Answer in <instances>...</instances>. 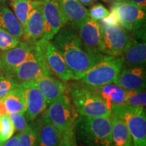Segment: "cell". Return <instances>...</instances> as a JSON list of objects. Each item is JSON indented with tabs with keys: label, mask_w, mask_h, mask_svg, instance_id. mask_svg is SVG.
<instances>
[{
	"label": "cell",
	"mask_w": 146,
	"mask_h": 146,
	"mask_svg": "<svg viewBox=\"0 0 146 146\" xmlns=\"http://www.w3.org/2000/svg\"><path fill=\"white\" fill-rule=\"evenodd\" d=\"M0 123H1L0 137L3 142H5L13 136L16 129L12 120L9 117L8 113L2 116H0Z\"/></svg>",
	"instance_id": "83f0119b"
},
{
	"label": "cell",
	"mask_w": 146,
	"mask_h": 146,
	"mask_svg": "<svg viewBox=\"0 0 146 146\" xmlns=\"http://www.w3.org/2000/svg\"><path fill=\"white\" fill-rule=\"evenodd\" d=\"M145 70L143 66L123 68L114 84L127 91H143L146 84Z\"/></svg>",
	"instance_id": "5bb4252c"
},
{
	"label": "cell",
	"mask_w": 146,
	"mask_h": 146,
	"mask_svg": "<svg viewBox=\"0 0 146 146\" xmlns=\"http://www.w3.org/2000/svg\"><path fill=\"white\" fill-rule=\"evenodd\" d=\"M43 117L61 133L74 128L77 119L76 110L65 94L49 104Z\"/></svg>",
	"instance_id": "8992f818"
},
{
	"label": "cell",
	"mask_w": 146,
	"mask_h": 146,
	"mask_svg": "<svg viewBox=\"0 0 146 146\" xmlns=\"http://www.w3.org/2000/svg\"><path fill=\"white\" fill-rule=\"evenodd\" d=\"M74 131L83 146H112L110 116L77 118Z\"/></svg>",
	"instance_id": "7a4b0ae2"
},
{
	"label": "cell",
	"mask_w": 146,
	"mask_h": 146,
	"mask_svg": "<svg viewBox=\"0 0 146 146\" xmlns=\"http://www.w3.org/2000/svg\"><path fill=\"white\" fill-rule=\"evenodd\" d=\"M45 57L50 70H52L60 78L64 81L73 79L72 72L63 57L50 41L47 43Z\"/></svg>",
	"instance_id": "2e32d148"
},
{
	"label": "cell",
	"mask_w": 146,
	"mask_h": 146,
	"mask_svg": "<svg viewBox=\"0 0 146 146\" xmlns=\"http://www.w3.org/2000/svg\"><path fill=\"white\" fill-rule=\"evenodd\" d=\"M124 105L145 107L146 94L143 91H127Z\"/></svg>",
	"instance_id": "4316f807"
},
{
	"label": "cell",
	"mask_w": 146,
	"mask_h": 146,
	"mask_svg": "<svg viewBox=\"0 0 146 146\" xmlns=\"http://www.w3.org/2000/svg\"><path fill=\"white\" fill-rule=\"evenodd\" d=\"M19 42V39L0 27V50L5 51L13 48Z\"/></svg>",
	"instance_id": "f1b7e54d"
},
{
	"label": "cell",
	"mask_w": 146,
	"mask_h": 146,
	"mask_svg": "<svg viewBox=\"0 0 146 146\" xmlns=\"http://www.w3.org/2000/svg\"><path fill=\"white\" fill-rule=\"evenodd\" d=\"M0 127H1V123H0Z\"/></svg>",
	"instance_id": "bcb514c9"
},
{
	"label": "cell",
	"mask_w": 146,
	"mask_h": 146,
	"mask_svg": "<svg viewBox=\"0 0 146 146\" xmlns=\"http://www.w3.org/2000/svg\"><path fill=\"white\" fill-rule=\"evenodd\" d=\"M107 3H118V2H128L129 0H102Z\"/></svg>",
	"instance_id": "f35d334b"
},
{
	"label": "cell",
	"mask_w": 146,
	"mask_h": 146,
	"mask_svg": "<svg viewBox=\"0 0 146 146\" xmlns=\"http://www.w3.org/2000/svg\"><path fill=\"white\" fill-rule=\"evenodd\" d=\"M36 130V146H61L62 133L43 117Z\"/></svg>",
	"instance_id": "ffe728a7"
},
{
	"label": "cell",
	"mask_w": 146,
	"mask_h": 146,
	"mask_svg": "<svg viewBox=\"0 0 146 146\" xmlns=\"http://www.w3.org/2000/svg\"><path fill=\"white\" fill-rule=\"evenodd\" d=\"M70 94L73 106L81 116H110L112 114L105 102L90 87H72Z\"/></svg>",
	"instance_id": "5b68a950"
},
{
	"label": "cell",
	"mask_w": 146,
	"mask_h": 146,
	"mask_svg": "<svg viewBox=\"0 0 146 146\" xmlns=\"http://www.w3.org/2000/svg\"><path fill=\"white\" fill-rule=\"evenodd\" d=\"M0 27L18 39L23 35L21 23L13 12L5 6L0 7Z\"/></svg>",
	"instance_id": "cb8c5ba5"
},
{
	"label": "cell",
	"mask_w": 146,
	"mask_h": 146,
	"mask_svg": "<svg viewBox=\"0 0 146 146\" xmlns=\"http://www.w3.org/2000/svg\"><path fill=\"white\" fill-rule=\"evenodd\" d=\"M3 143H4V142H3L2 140H1V137H0V146H1V145H2Z\"/></svg>",
	"instance_id": "ab89813d"
},
{
	"label": "cell",
	"mask_w": 146,
	"mask_h": 146,
	"mask_svg": "<svg viewBox=\"0 0 146 146\" xmlns=\"http://www.w3.org/2000/svg\"><path fill=\"white\" fill-rule=\"evenodd\" d=\"M51 71L36 59V56L28 59L21 64L12 73L13 77L18 83L34 81L43 76H50Z\"/></svg>",
	"instance_id": "4fadbf2b"
},
{
	"label": "cell",
	"mask_w": 146,
	"mask_h": 146,
	"mask_svg": "<svg viewBox=\"0 0 146 146\" xmlns=\"http://www.w3.org/2000/svg\"><path fill=\"white\" fill-rule=\"evenodd\" d=\"M76 30L84 46L94 54H102L100 52L102 28L98 21L87 18L78 25Z\"/></svg>",
	"instance_id": "8fae6325"
},
{
	"label": "cell",
	"mask_w": 146,
	"mask_h": 146,
	"mask_svg": "<svg viewBox=\"0 0 146 146\" xmlns=\"http://www.w3.org/2000/svg\"><path fill=\"white\" fill-rule=\"evenodd\" d=\"M62 144L64 146H78L74 127L62 133Z\"/></svg>",
	"instance_id": "d6a6232c"
},
{
	"label": "cell",
	"mask_w": 146,
	"mask_h": 146,
	"mask_svg": "<svg viewBox=\"0 0 146 146\" xmlns=\"http://www.w3.org/2000/svg\"><path fill=\"white\" fill-rule=\"evenodd\" d=\"M123 68L120 56H104L103 58L89 69L82 77L83 83L89 87H100L114 83Z\"/></svg>",
	"instance_id": "277c9868"
},
{
	"label": "cell",
	"mask_w": 146,
	"mask_h": 146,
	"mask_svg": "<svg viewBox=\"0 0 146 146\" xmlns=\"http://www.w3.org/2000/svg\"><path fill=\"white\" fill-rule=\"evenodd\" d=\"M11 2H13V1H18V0H10Z\"/></svg>",
	"instance_id": "b9f144b4"
},
{
	"label": "cell",
	"mask_w": 146,
	"mask_h": 146,
	"mask_svg": "<svg viewBox=\"0 0 146 146\" xmlns=\"http://www.w3.org/2000/svg\"><path fill=\"white\" fill-rule=\"evenodd\" d=\"M52 40V43L63 57L74 80L81 79L87 71L104 56L87 50L78 34L70 27L60 29Z\"/></svg>",
	"instance_id": "6da1fadb"
},
{
	"label": "cell",
	"mask_w": 146,
	"mask_h": 146,
	"mask_svg": "<svg viewBox=\"0 0 146 146\" xmlns=\"http://www.w3.org/2000/svg\"><path fill=\"white\" fill-rule=\"evenodd\" d=\"M37 1H43V0H37Z\"/></svg>",
	"instance_id": "7bdbcfd3"
},
{
	"label": "cell",
	"mask_w": 146,
	"mask_h": 146,
	"mask_svg": "<svg viewBox=\"0 0 146 146\" xmlns=\"http://www.w3.org/2000/svg\"><path fill=\"white\" fill-rule=\"evenodd\" d=\"M19 84L13 77L0 74V98L17 87Z\"/></svg>",
	"instance_id": "f546056e"
},
{
	"label": "cell",
	"mask_w": 146,
	"mask_h": 146,
	"mask_svg": "<svg viewBox=\"0 0 146 146\" xmlns=\"http://www.w3.org/2000/svg\"><path fill=\"white\" fill-rule=\"evenodd\" d=\"M6 0H0V2H5Z\"/></svg>",
	"instance_id": "60d3db41"
},
{
	"label": "cell",
	"mask_w": 146,
	"mask_h": 146,
	"mask_svg": "<svg viewBox=\"0 0 146 146\" xmlns=\"http://www.w3.org/2000/svg\"><path fill=\"white\" fill-rule=\"evenodd\" d=\"M109 11L101 3H97L91 7L89 10V18L94 21H100L105 18L109 14Z\"/></svg>",
	"instance_id": "1f68e13d"
},
{
	"label": "cell",
	"mask_w": 146,
	"mask_h": 146,
	"mask_svg": "<svg viewBox=\"0 0 146 146\" xmlns=\"http://www.w3.org/2000/svg\"><path fill=\"white\" fill-rule=\"evenodd\" d=\"M8 116L12 123L15 127L16 130L18 132H21L27 129L29 125L27 123L26 116L21 113H8Z\"/></svg>",
	"instance_id": "4dcf8cb0"
},
{
	"label": "cell",
	"mask_w": 146,
	"mask_h": 146,
	"mask_svg": "<svg viewBox=\"0 0 146 146\" xmlns=\"http://www.w3.org/2000/svg\"><path fill=\"white\" fill-rule=\"evenodd\" d=\"M111 12H109V14L102 19L101 25L102 27H113V26H119V21H118V17L116 16V12L113 10H110Z\"/></svg>",
	"instance_id": "836d02e7"
},
{
	"label": "cell",
	"mask_w": 146,
	"mask_h": 146,
	"mask_svg": "<svg viewBox=\"0 0 146 146\" xmlns=\"http://www.w3.org/2000/svg\"><path fill=\"white\" fill-rule=\"evenodd\" d=\"M102 28L100 52L108 56H121L131 39L127 31L119 26Z\"/></svg>",
	"instance_id": "ba28073f"
},
{
	"label": "cell",
	"mask_w": 146,
	"mask_h": 146,
	"mask_svg": "<svg viewBox=\"0 0 146 146\" xmlns=\"http://www.w3.org/2000/svg\"><path fill=\"white\" fill-rule=\"evenodd\" d=\"M83 5H89L98 0H78Z\"/></svg>",
	"instance_id": "74e56055"
},
{
	"label": "cell",
	"mask_w": 146,
	"mask_h": 146,
	"mask_svg": "<svg viewBox=\"0 0 146 146\" xmlns=\"http://www.w3.org/2000/svg\"><path fill=\"white\" fill-rule=\"evenodd\" d=\"M35 56V43L20 41L13 48L3 51L0 55V70L5 75L11 76L14 69L28 59Z\"/></svg>",
	"instance_id": "9c48e42d"
},
{
	"label": "cell",
	"mask_w": 146,
	"mask_h": 146,
	"mask_svg": "<svg viewBox=\"0 0 146 146\" xmlns=\"http://www.w3.org/2000/svg\"><path fill=\"white\" fill-rule=\"evenodd\" d=\"M36 127L29 125L25 130L18 134V146H36Z\"/></svg>",
	"instance_id": "484cf974"
},
{
	"label": "cell",
	"mask_w": 146,
	"mask_h": 146,
	"mask_svg": "<svg viewBox=\"0 0 146 146\" xmlns=\"http://www.w3.org/2000/svg\"><path fill=\"white\" fill-rule=\"evenodd\" d=\"M112 146H133L132 138L125 122L111 114Z\"/></svg>",
	"instance_id": "7402d4cb"
},
{
	"label": "cell",
	"mask_w": 146,
	"mask_h": 146,
	"mask_svg": "<svg viewBox=\"0 0 146 146\" xmlns=\"http://www.w3.org/2000/svg\"><path fill=\"white\" fill-rule=\"evenodd\" d=\"M123 68L143 66L146 60V43L131 38L120 56Z\"/></svg>",
	"instance_id": "ac0fdd59"
},
{
	"label": "cell",
	"mask_w": 146,
	"mask_h": 146,
	"mask_svg": "<svg viewBox=\"0 0 146 146\" xmlns=\"http://www.w3.org/2000/svg\"><path fill=\"white\" fill-rule=\"evenodd\" d=\"M2 101L7 113H21L25 114V96L21 84L9 91L4 96L0 98Z\"/></svg>",
	"instance_id": "603a6c76"
},
{
	"label": "cell",
	"mask_w": 146,
	"mask_h": 146,
	"mask_svg": "<svg viewBox=\"0 0 146 146\" xmlns=\"http://www.w3.org/2000/svg\"><path fill=\"white\" fill-rule=\"evenodd\" d=\"M66 25L76 29L78 25L89 17V10L78 0H57Z\"/></svg>",
	"instance_id": "9a60e30c"
},
{
	"label": "cell",
	"mask_w": 146,
	"mask_h": 146,
	"mask_svg": "<svg viewBox=\"0 0 146 146\" xmlns=\"http://www.w3.org/2000/svg\"><path fill=\"white\" fill-rule=\"evenodd\" d=\"M111 112L124 120L131 134L133 146H146L145 107L118 106L113 108Z\"/></svg>",
	"instance_id": "3957f363"
},
{
	"label": "cell",
	"mask_w": 146,
	"mask_h": 146,
	"mask_svg": "<svg viewBox=\"0 0 146 146\" xmlns=\"http://www.w3.org/2000/svg\"><path fill=\"white\" fill-rule=\"evenodd\" d=\"M41 91L47 105L65 94L66 87L58 80L50 76H43L33 81Z\"/></svg>",
	"instance_id": "d6986e66"
},
{
	"label": "cell",
	"mask_w": 146,
	"mask_h": 146,
	"mask_svg": "<svg viewBox=\"0 0 146 146\" xmlns=\"http://www.w3.org/2000/svg\"><path fill=\"white\" fill-rule=\"evenodd\" d=\"M1 146H18V134L12 137L9 139L5 141Z\"/></svg>",
	"instance_id": "d590c367"
},
{
	"label": "cell",
	"mask_w": 146,
	"mask_h": 146,
	"mask_svg": "<svg viewBox=\"0 0 146 146\" xmlns=\"http://www.w3.org/2000/svg\"><path fill=\"white\" fill-rule=\"evenodd\" d=\"M40 2L41 1L37 0H18L10 3L14 15L21 23L23 29L26 24L29 14Z\"/></svg>",
	"instance_id": "d4e9b609"
},
{
	"label": "cell",
	"mask_w": 146,
	"mask_h": 146,
	"mask_svg": "<svg viewBox=\"0 0 146 146\" xmlns=\"http://www.w3.org/2000/svg\"><path fill=\"white\" fill-rule=\"evenodd\" d=\"M0 55H1V50H0Z\"/></svg>",
	"instance_id": "f6af8a7d"
},
{
	"label": "cell",
	"mask_w": 146,
	"mask_h": 146,
	"mask_svg": "<svg viewBox=\"0 0 146 146\" xmlns=\"http://www.w3.org/2000/svg\"><path fill=\"white\" fill-rule=\"evenodd\" d=\"M41 3L43 17V38L51 41L65 25L64 19L57 0H43Z\"/></svg>",
	"instance_id": "30bf717a"
},
{
	"label": "cell",
	"mask_w": 146,
	"mask_h": 146,
	"mask_svg": "<svg viewBox=\"0 0 146 146\" xmlns=\"http://www.w3.org/2000/svg\"><path fill=\"white\" fill-rule=\"evenodd\" d=\"M25 41L35 43L43 35V17L41 1L29 14L23 27Z\"/></svg>",
	"instance_id": "e0dca14e"
},
{
	"label": "cell",
	"mask_w": 146,
	"mask_h": 146,
	"mask_svg": "<svg viewBox=\"0 0 146 146\" xmlns=\"http://www.w3.org/2000/svg\"><path fill=\"white\" fill-rule=\"evenodd\" d=\"M23 89L26 105V118L28 120H33L39 115L44 112L47 104L44 97L33 81L20 83Z\"/></svg>",
	"instance_id": "7c38bea8"
},
{
	"label": "cell",
	"mask_w": 146,
	"mask_h": 146,
	"mask_svg": "<svg viewBox=\"0 0 146 146\" xmlns=\"http://www.w3.org/2000/svg\"><path fill=\"white\" fill-rule=\"evenodd\" d=\"M128 2L136 5L142 10H146V0H129Z\"/></svg>",
	"instance_id": "e575fe53"
},
{
	"label": "cell",
	"mask_w": 146,
	"mask_h": 146,
	"mask_svg": "<svg viewBox=\"0 0 146 146\" xmlns=\"http://www.w3.org/2000/svg\"><path fill=\"white\" fill-rule=\"evenodd\" d=\"M90 87L105 102L110 110H112L115 106L124 105L126 90L118 85L108 84L100 87Z\"/></svg>",
	"instance_id": "44dd1931"
},
{
	"label": "cell",
	"mask_w": 146,
	"mask_h": 146,
	"mask_svg": "<svg viewBox=\"0 0 146 146\" xmlns=\"http://www.w3.org/2000/svg\"><path fill=\"white\" fill-rule=\"evenodd\" d=\"M7 114V111L5 108L4 105H3L2 101L0 99V116H2V115H4Z\"/></svg>",
	"instance_id": "8d00e7d4"
},
{
	"label": "cell",
	"mask_w": 146,
	"mask_h": 146,
	"mask_svg": "<svg viewBox=\"0 0 146 146\" xmlns=\"http://www.w3.org/2000/svg\"><path fill=\"white\" fill-rule=\"evenodd\" d=\"M110 10L116 12L119 24L123 29L145 40V10L129 2L114 3Z\"/></svg>",
	"instance_id": "52a82bcc"
},
{
	"label": "cell",
	"mask_w": 146,
	"mask_h": 146,
	"mask_svg": "<svg viewBox=\"0 0 146 146\" xmlns=\"http://www.w3.org/2000/svg\"><path fill=\"white\" fill-rule=\"evenodd\" d=\"M61 146H64V145H62V143H61Z\"/></svg>",
	"instance_id": "ee69618b"
}]
</instances>
